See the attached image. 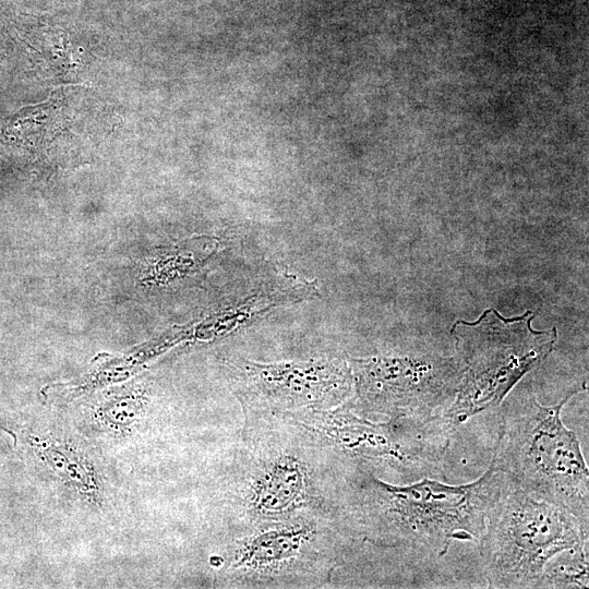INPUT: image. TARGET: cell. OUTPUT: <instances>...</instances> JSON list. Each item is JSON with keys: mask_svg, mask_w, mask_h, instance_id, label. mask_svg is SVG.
<instances>
[{"mask_svg": "<svg viewBox=\"0 0 589 589\" xmlns=\"http://www.w3.org/2000/svg\"><path fill=\"white\" fill-rule=\"evenodd\" d=\"M508 481L492 465L476 481L459 485L432 478L392 484L352 466L346 481L349 527L410 562H435L454 541H479Z\"/></svg>", "mask_w": 589, "mask_h": 589, "instance_id": "obj_1", "label": "cell"}, {"mask_svg": "<svg viewBox=\"0 0 589 589\" xmlns=\"http://www.w3.org/2000/svg\"><path fill=\"white\" fill-rule=\"evenodd\" d=\"M582 388L553 406L540 404L533 394L505 405L491 465L532 496L589 522L588 467L577 435L561 417L563 406Z\"/></svg>", "mask_w": 589, "mask_h": 589, "instance_id": "obj_2", "label": "cell"}, {"mask_svg": "<svg viewBox=\"0 0 589 589\" xmlns=\"http://www.w3.org/2000/svg\"><path fill=\"white\" fill-rule=\"evenodd\" d=\"M589 522L510 480L490 509L478 546L486 587L538 588L560 553L588 548Z\"/></svg>", "mask_w": 589, "mask_h": 589, "instance_id": "obj_3", "label": "cell"}, {"mask_svg": "<svg viewBox=\"0 0 589 589\" xmlns=\"http://www.w3.org/2000/svg\"><path fill=\"white\" fill-rule=\"evenodd\" d=\"M536 312L504 318L488 309L477 320L452 327L462 366L457 394L443 416L456 426L484 410L500 407L521 377L542 362L556 341V328H531Z\"/></svg>", "mask_w": 589, "mask_h": 589, "instance_id": "obj_4", "label": "cell"}, {"mask_svg": "<svg viewBox=\"0 0 589 589\" xmlns=\"http://www.w3.org/2000/svg\"><path fill=\"white\" fill-rule=\"evenodd\" d=\"M353 366L361 407L387 419L443 416L462 373L457 356L436 360L380 356L354 360Z\"/></svg>", "mask_w": 589, "mask_h": 589, "instance_id": "obj_5", "label": "cell"}, {"mask_svg": "<svg viewBox=\"0 0 589 589\" xmlns=\"http://www.w3.org/2000/svg\"><path fill=\"white\" fill-rule=\"evenodd\" d=\"M248 381L261 394L303 405L323 400L335 404L350 393L351 375L337 363L245 365Z\"/></svg>", "mask_w": 589, "mask_h": 589, "instance_id": "obj_6", "label": "cell"}, {"mask_svg": "<svg viewBox=\"0 0 589 589\" xmlns=\"http://www.w3.org/2000/svg\"><path fill=\"white\" fill-rule=\"evenodd\" d=\"M312 483L304 464L294 455L281 454L264 462L252 477L248 493L251 512L277 519L306 506Z\"/></svg>", "mask_w": 589, "mask_h": 589, "instance_id": "obj_7", "label": "cell"}, {"mask_svg": "<svg viewBox=\"0 0 589 589\" xmlns=\"http://www.w3.org/2000/svg\"><path fill=\"white\" fill-rule=\"evenodd\" d=\"M314 532L308 526H291L253 534L236 551L232 566L256 574L277 572L302 555Z\"/></svg>", "mask_w": 589, "mask_h": 589, "instance_id": "obj_8", "label": "cell"}, {"mask_svg": "<svg viewBox=\"0 0 589 589\" xmlns=\"http://www.w3.org/2000/svg\"><path fill=\"white\" fill-rule=\"evenodd\" d=\"M588 587V548L560 553L544 567L538 588Z\"/></svg>", "mask_w": 589, "mask_h": 589, "instance_id": "obj_9", "label": "cell"}]
</instances>
